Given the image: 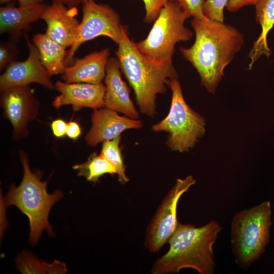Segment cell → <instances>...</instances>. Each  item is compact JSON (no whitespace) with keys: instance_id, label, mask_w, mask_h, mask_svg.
Instances as JSON below:
<instances>
[{"instance_id":"obj_6","label":"cell","mask_w":274,"mask_h":274,"mask_svg":"<svg viewBox=\"0 0 274 274\" xmlns=\"http://www.w3.org/2000/svg\"><path fill=\"white\" fill-rule=\"evenodd\" d=\"M189 17L174 0L168 1L160 10L148 36L135 43L139 51L159 63H173L175 45L193 37L184 23Z\"/></svg>"},{"instance_id":"obj_15","label":"cell","mask_w":274,"mask_h":274,"mask_svg":"<svg viewBox=\"0 0 274 274\" xmlns=\"http://www.w3.org/2000/svg\"><path fill=\"white\" fill-rule=\"evenodd\" d=\"M120 69L117 58H109L105 78V107L136 119L139 114L130 99L129 89L121 78Z\"/></svg>"},{"instance_id":"obj_18","label":"cell","mask_w":274,"mask_h":274,"mask_svg":"<svg viewBox=\"0 0 274 274\" xmlns=\"http://www.w3.org/2000/svg\"><path fill=\"white\" fill-rule=\"evenodd\" d=\"M255 5V18L261 27V31L249 53V69L261 56L268 57L270 55L267 36L274 26V0H259Z\"/></svg>"},{"instance_id":"obj_5","label":"cell","mask_w":274,"mask_h":274,"mask_svg":"<svg viewBox=\"0 0 274 274\" xmlns=\"http://www.w3.org/2000/svg\"><path fill=\"white\" fill-rule=\"evenodd\" d=\"M271 225V204L268 200L233 216L230 242L235 261L241 267H249L264 252L269 241Z\"/></svg>"},{"instance_id":"obj_14","label":"cell","mask_w":274,"mask_h":274,"mask_svg":"<svg viewBox=\"0 0 274 274\" xmlns=\"http://www.w3.org/2000/svg\"><path fill=\"white\" fill-rule=\"evenodd\" d=\"M92 126L85 136L87 144L91 146L111 140L124 130L142 126L139 120L119 115L116 111L104 107L95 110L92 115Z\"/></svg>"},{"instance_id":"obj_7","label":"cell","mask_w":274,"mask_h":274,"mask_svg":"<svg viewBox=\"0 0 274 274\" xmlns=\"http://www.w3.org/2000/svg\"><path fill=\"white\" fill-rule=\"evenodd\" d=\"M172 92L168 115L154 125L153 130L168 133L167 146L173 151L183 152L193 147L205 132V120L186 102L179 81L173 80L169 85Z\"/></svg>"},{"instance_id":"obj_24","label":"cell","mask_w":274,"mask_h":274,"mask_svg":"<svg viewBox=\"0 0 274 274\" xmlns=\"http://www.w3.org/2000/svg\"><path fill=\"white\" fill-rule=\"evenodd\" d=\"M228 0H206L203 6L204 15L209 19L224 22V9Z\"/></svg>"},{"instance_id":"obj_30","label":"cell","mask_w":274,"mask_h":274,"mask_svg":"<svg viewBox=\"0 0 274 274\" xmlns=\"http://www.w3.org/2000/svg\"><path fill=\"white\" fill-rule=\"evenodd\" d=\"M52 2L61 3L68 7H78L91 0H52ZM97 1V0H93Z\"/></svg>"},{"instance_id":"obj_13","label":"cell","mask_w":274,"mask_h":274,"mask_svg":"<svg viewBox=\"0 0 274 274\" xmlns=\"http://www.w3.org/2000/svg\"><path fill=\"white\" fill-rule=\"evenodd\" d=\"M54 87L60 92L53 101V106L56 109L64 105H72L75 110L83 107H105L106 86L102 83H66L58 81Z\"/></svg>"},{"instance_id":"obj_4","label":"cell","mask_w":274,"mask_h":274,"mask_svg":"<svg viewBox=\"0 0 274 274\" xmlns=\"http://www.w3.org/2000/svg\"><path fill=\"white\" fill-rule=\"evenodd\" d=\"M24 174L18 187L12 185L3 200L5 207L14 205L26 215L29 220V242L36 244L43 230L52 234L48 216L52 206L62 197V193L57 190L52 194L47 192V181L42 182L38 175L29 168L27 155L20 152Z\"/></svg>"},{"instance_id":"obj_3","label":"cell","mask_w":274,"mask_h":274,"mask_svg":"<svg viewBox=\"0 0 274 274\" xmlns=\"http://www.w3.org/2000/svg\"><path fill=\"white\" fill-rule=\"evenodd\" d=\"M118 45L115 52L121 70L133 89L140 109L153 117L157 95L165 93L166 86L177 78L173 63H157L142 54L129 38L127 29Z\"/></svg>"},{"instance_id":"obj_23","label":"cell","mask_w":274,"mask_h":274,"mask_svg":"<svg viewBox=\"0 0 274 274\" xmlns=\"http://www.w3.org/2000/svg\"><path fill=\"white\" fill-rule=\"evenodd\" d=\"M189 17L202 21L210 20L204 14L203 6L206 0H174Z\"/></svg>"},{"instance_id":"obj_28","label":"cell","mask_w":274,"mask_h":274,"mask_svg":"<svg viewBox=\"0 0 274 274\" xmlns=\"http://www.w3.org/2000/svg\"><path fill=\"white\" fill-rule=\"evenodd\" d=\"M51 127L56 137L61 138L66 134L67 123L62 119H56L51 123Z\"/></svg>"},{"instance_id":"obj_16","label":"cell","mask_w":274,"mask_h":274,"mask_svg":"<svg viewBox=\"0 0 274 274\" xmlns=\"http://www.w3.org/2000/svg\"><path fill=\"white\" fill-rule=\"evenodd\" d=\"M110 54L109 49L105 48L82 58H74L65 66L62 79L66 83H101L105 78Z\"/></svg>"},{"instance_id":"obj_31","label":"cell","mask_w":274,"mask_h":274,"mask_svg":"<svg viewBox=\"0 0 274 274\" xmlns=\"http://www.w3.org/2000/svg\"><path fill=\"white\" fill-rule=\"evenodd\" d=\"M13 0H0V3L5 4ZM17 1L20 6H26L33 5L43 4L44 0H15Z\"/></svg>"},{"instance_id":"obj_26","label":"cell","mask_w":274,"mask_h":274,"mask_svg":"<svg viewBox=\"0 0 274 274\" xmlns=\"http://www.w3.org/2000/svg\"><path fill=\"white\" fill-rule=\"evenodd\" d=\"M170 0H143L145 8L144 21L150 23L157 17L161 8Z\"/></svg>"},{"instance_id":"obj_29","label":"cell","mask_w":274,"mask_h":274,"mask_svg":"<svg viewBox=\"0 0 274 274\" xmlns=\"http://www.w3.org/2000/svg\"><path fill=\"white\" fill-rule=\"evenodd\" d=\"M81 134L79 125L75 121H70L67 123L66 135L71 139L76 140Z\"/></svg>"},{"instance_id":"obj_27","label":"cell","mask_w":274,"mask_h":274,"mask_svg":"<svg viewBox=\"0 0 274 274\" xmlns=\"http://www.w3.org/2000/svg\"><path fill=\"white\" fill-rule=\"evenodd\" d=\"M259 0H228L227 9L232 12H236L242 8L249 5H255Z\"/></svg>"},{"instance_id":"obj_17","label":"cell","mask_w":274,"mask_h":274,"mask_svg":"<svg viewBox=\"0 0 274 274\" xmlns=\"http://www.w3.org/2000/svg\"><path fill=\"white\" fill-rule=\"evenodd\" d=\"M46 5L43 4L18 7L5 6L0 8V33H7L17 42L30 25L41 19Z\"/></svg>"},{"instance_id":"obj_25","label":"cell","mask_w":274,"mask_h":274,"mask_svg":"<svg viewBox=\"0 0 274 274\" xmlns=\"http://www.w3.org/2000/svg\"><path fill=\"white\" fill-rule=\"evenodd\" d=\"M17 42L11 40L2 42L0 44V70L6 68L10 63L15 61L19 53Z\"/></svg>"},{"instance_id":"obj_12","label":"cell","mask_w":274,"mask_h":274,"mask_svg":"<svg viewBox=\"0 0 274 274\" xmlns=\"http://www.w3.org/2000/svg\"><path fill=\"white\" fill-rule=\"evenodd\" d=\"M77 7H68L59 3L46 5L41 16L46 23L45 33L66 48L75 42L80 22Z\"/></svg>"},{"instance_id":"obj_1","label":"cell","mask_w":274,"mask_h":274,"mask_svg":"<svg viewBox=\"0 0 274 274\" xmlns=\"http://www.w3.org/2000/svg\"><path fill=\"white\" fill-rule=\"evenodd\" d=\"M195 40L190 48H180L182 56L199 74L208 91L215 93L226 66L244 44L243 35L234 27L215 20L193 18Z\"/></svg>"},{"instance_id":"obj_22","label":"cell","mask_w":274,"mask_h":274,"mask_svg":"<svg viewBox=\"0 0 274 274\" xmlns=\"http://www.w3.org/2000/svg\"><path fill=\"white\" fill-rule=\"evenodd\" d=\"M120 139L121 135H119L103 142L100 154L116 169L119 182L124 184L129 181V178L125 174V166L119 146Z\"/></svg>"},{"instance_id":"obj_9","label":"cell","mask_w":274,"mask_h":274,"mask_svg":"<svg viewBox=\"0 0 274 274\" xmlns=\"http://www.w3.org/2000/svg\"><path fill=\"white\" fill-rule=\"evenodd\" d=\"M195 183L196 180L191 176L178 179L166 194L147 231L145 245L150 252H158L168 242L179 223L177 212L180 198Z\"/></svg>"},{"instance_id":"obj_11","label":"cell","mask_w":274,"mask_h":274,"mask_svg":"<svg viewBox=\"0 0 274 274\" xmlns=\"http://www.w3.org/2000/svg\"><path fill=\"white\" fill-rule=\"evenodd\" d=\"M29 50L28 57L23 61L10 63L0 76L1 91L9 87L39 84L49 89L55 88L51 76L41 63L36 47L24 33Z\"/></svg>"},{"instance_id":"obj_20","label":"cell","mask_w":274,"mask_h":274,"mask_svg":"<svg viewBox=\"0 0 274 274\" xmlns=\"http://www.w3.org/2000/svg\"><path fill=\"white\" fill-rule=\"evenodd\" d=\"M73 168L78 170V175L84 177L88 181L96 183L105 174H117L115 167L100 154L92 153L87 160L76 164Z\"/></svg>"},{"instance_id":"obj_2","label":"cell","mask_w":274,"mask_h":274,"mask_svg":"<svg viewBox=\"0 0 274 274\" xmlns=\"http://www.w3.org/2000/svg\"><path fill=\"white\" fill-rule=\"evenodd\" d=\"M221 229L219 223L213 220L200 227L179 222L168 241V251L154 263L152 273H178L190 268L200 274L214 273L213 246Z\"/></svg>"},{"instance_id":"obj_19","label":"cell","mask_w":274,"mask_h":274,"mask_svg":"<svg viewBox=\"0 0 274 274\" xmlns=\"http://www.w3.org/2000/svg\"><path fill=\"white\" fill-rule=\"evenodd\" d=\"M32 43L38 51L42 64L50 75L62 74L66 66V48L54 41L45 33L35 35Z\"/></svg>"},{"instance_id":"obj_21","label":"cell","mask_w":274,"mask_h":274,"mask_svg":"<svg viewBox=\"0 0 274 274\" xmlns=\"http://www.w3.org/2000/svg\"><path fill=\"white\" fill-rule=\"evenodd\" d=\"M18 269L23 273H64L66 271L65 265L58 261L49 264L40 262L27 253L22 254L17 262Z\"/></svg>"},{"instance_id":"obj_10","label":"cell","mask_w":274,"mask_h":274,"mask_svg":"<svg viewBox=\"0 0 274 274\" xmlns=\"http://www.w3.org/2000/svg\"><path fill=\"white\" fill-rule=\"evenodd\" d=\"M1 105L13 126L16 140L26 137L27 126L39 114V102L29 85L13 86L1 91Z\"/></svg>"},{"instance_id":"obj_8","label":"cell","mask_w":274,"mask_h":274,"mask_svg":"<svg viewBox=\"0 0 274 274\" xmlns=\"http://www.w3.org/2000/svg\"><path fill=\"white\" fill-rule=\"evenodd\" d=\"M126 29L121 25L118 14L109 5L89 1L82 5V18L73 45L67 50L66 66L70 65L79 48L85 42L106 36L118 44Z\"/></svg>"}]
</instances>
